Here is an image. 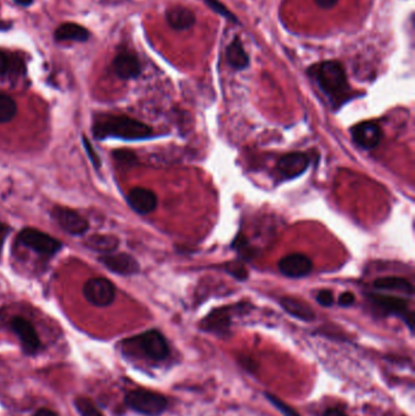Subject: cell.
Segmentation results:
<instances>
[{"instance_id":"cell-28","label":"cell","mask_w":415,"mask_h":416,"mask_svg":"<svg viewBox=\"0 0 415 416\" xmlns=\"http://www.w3.org/2000/svg\"><path fill=\"white\" fill-rule=\"evenodd\" d=\"M226 270L231 275L236 277L238 280H247V268L244 267L241 263H229V264H226Z\"/></svg>"},{"instance_id":"cell-26","label":"cell","mask_w":415,"mask_h":416,"mask_svg":"<svg viewBox=\"0 0 415 416\" xmlns=\"http://www.w3.org/2000/svg\"><path fill=\"white\" fill-rule=\"evenodd\" d=\"M206 6L210 8L211 10L215 11L218 15L226 17V20L234 22V23H239V21L236 19V16L231 12L224 4H222L220 0H205Z\"/></svg>"},{"instance_id":"cell-14","label":"cell","mask_w":415,"mask_h":416,"mask_svg":"<svg viewBox=\"0 0 415 416\" xmlns=\"http://www.w3.org/2000/svg\"><path fill=\"white\" fill-rule=\"evenodd\" d=\"M127 202L139 215H149L157 207V196L154 191L145 188H134L129 191Z\"/></svg>"},{"instance_id":"cell-18","label":"cell","mask_w":415,"mask_h":416,"mask_svg":"<svg viewBox=\"0 0 415 416\" xmlns=\"http://www.w3.org/2000/svg\"><path fill=\"white\" fill-rule=\"evenodd\" d=\"M226 60L234 70H245L250 65V59L239 37H235L231 41L226 48Z\"/></svg>"},{"instance_id":"cell-23","label":"cell","mask_w":415,"mask_h":416,"mask_svg":"<svg viewBox=\"0 0 415 416\" xmlns=\"http://www.w3.org/2000/svg\"><path fill=\"white\" fill-rule=\"evenodd\" d=\"M17 113L15 100L6 94H0V123H8Z\"/></svg>"},{"instance_id":"cell-17","label":"cell","mask_w":415,"mask_h":416,"mask_svg":"<svg viewBox=\"0 0 415 416\" xmlns=\"http://www.w3.org/2000/svg\"><path fill=\"white\" fill-rule=\"evenodd\" d=\"M280 304L284 310L293 318L300 319L302 321H312L316 319V314L313 312V309L298 298H280Z\"/></svg>"},{"instance_id":"cell-36","label":"cell","mask_w":415,"mask_h":416,"mask_svg":"<svg viewBox=\"0 0 415 416\" xmlns=\"http://www.w3.org/2000/svg\"><path fill=\"white\" fill-rule=\"evenodd\" d=\"M33 416H59L55 411L49 409H39Z\"/></svg>"},{"instance_id":"cell-10","label":"cell","mask_w":415,"mask_h":416,"mask_svg":"<svg viewBox=\"0 0 415 416\" xmlns=\"http://www.w3.org/2000/svg\"><path fill=\"white\" fill-rule=\"evenodd\" d=\"M99 261L110 272L124 277L134 275L139 272V263L128 253H105L99 257Z\"/></svg>"},{"instance_id":"cell-9","label":"cell","mask_w":415,"mask_h":416,"mask_svg":"<svg viewBox=\"0 0 415 416\" xmlns=\"http://www.w3.org/2000/svg\"><path fill=\"white\" fill-rule=\"evenodd\" d=\"M11 329L20 339L22 348L27 355H35L41 347V339L35 326L27 319L15 317L11 320Z\"/></svg>"},{"instance_id":"cell-27","label":"cell","mask_w":415,"mask_h":416,"mask_svg":"<svg viewBox=\"0 0 415 416\" xmlns=\"http://www.w3.org/2000/svg\"><path fill=\"white\" fill-rule=\"evenodd\" d=\"M267 399L272 403L273 406L277 408L278 410L282 413L284 416H300L298 411L295 410L293 408L284 403V402L278 398V397L273 396L271 393H266Z\"/></svg>"},{"instance_id":"cell-35","label":"cell","mask_w":415,"mask_h":416,"mask_svg":"<svg viewBox=\"0 0 415 416\" xmlns=\"http://www.w3.org/2000/svg\"><path fill=\"white\" fill-rule=\"evenodd\" d=\"M323 416H347L345 414L344 411L338 410V409H328L325 410Z\"/></svg>"},{"instance_id":"cell-7","label":"cell","mask_w":415,"mask_h":416,"mask_svg":"<svg viewBox=\"0 0 415 416\" xmlns=\"http://www.w3.org/2000/svg\"><path fill=\"white\" fill-rule=\"evenodd\" d=\"M133 339L150 359L162 361L168 357V344L157 330H149Z\"/></svg>"},{"instance_id":"cell-34","label":"cell","mask_w":415,"mask_h":416,"mask_svg":"<svg viewBox=\"0 0 415 416\" xmlns=\"http://www.w3.org/2000/svg\"><path fill=\"white\" fill-rule=\"evenodd\" d=\"M8 232H9V228H8V226H6L4 223L0 221V248L3 247V244H4V240H6Z\"/></svg>"},{"instance_id":"cell-11","label":"cell","mask_w":415,"mask_h":416,"mask_svg":"<svg viewBox=\"0 0 415 416\" xmlns=\"http://www.w3.org/2000/svg\"><path fill=\"white\" fill-rule=\"evenodd\" d=\"M278 268L287 277H303L312 272V259L303 253H291L282 257Z\"/></svg>"},{"instance_id":"cell-29","label":"cell","mask_w":415,"mask_h":416,"mask_svg":"<svg viewBox=\"0 0 415 416\" xmlns=\"http://www.w3.org/2000/svg\"><path fill=\"white\" fill-rule=\"evenodd\" d=\"M83 144H84L86 152H87L88 156H89V159L92 161V164L94 165V167H95V168H100V166H102L100 157H99V156L97 155V152L94 151L93 145L89 143V140H88L86 137H83Z\"/></svg>"},{"instance_id":"cell-37","label":"cell","mask_w":415,"mask_h":416,"mask_svg":"<svg viewBox=\"0 0 415 416\" xmlns=\"http://www.w3.org/2000/svg\"><path fill=\"white\" fill-rule=\"evenodd\" d=\"M16 3H19L20 6H31L33 0H15Z\"/></svg>"},{"instance_id":"cell-16","label":"cell","mask_w":415,"mask_h":416,"mask_svg":"<svg viewBox=\"0 0 415 416\" xmlns=\"http://www.w3.org/2000/svg\"><path fill=\"white\" fill-rule=\"evenodd\" d=\"M166 20L175 31H188L196 22L194 11L185 6H173L166 11Z\"/></svg>"},{"instance_id":"cell-2","label":"cell","mask_w":415,"mask_h":416,"mask_svg":"<svg viewBox=\"0 0 415 416\" xmlns=\"http://www.w3.org/2000/svg\"><path fill=\"white\" fill-rule=\"evenodd\" d=\"M95 138H116L124 140H142L153 135L148 124L127 116H105L97 119L93 128Z\"/></svg>"},{"instance_id":"cell-20","label":"cell","mask_w":415,"mask_h":416,"mask_svg":"<svg viewBox=\"0 0 415 416\" xmlns=\"http://www.w3.org/2000/svg\"><path fill=\"white\" fill-rule=\"evenodd\" d=\"M374 288L378 290H387V291H398L412 296L414 293L413 285L405 277H379L374 281Z\"/></svg>"},{"instance_id":"cell-32","label":"cell","mask_w":415,"mask_h":416,"mask_svg":"<svg viewBox=\"0 0 415 416\" xmlns=\"http://www.w3.org/2000/svg\"><path fill=\"white\" fill-rule=\"evenodd\" d=\"M9 67H10L9 57H6V52L0 50V76L6 75L8 72V70H9Z\"/></svg>"},{"instance_id":"cell-12","label":"cell","mask_w":415,"mask_h":416,"mask_svg":"<svg viewBox=\"0 0 415 416\" xmlns=\"http://www.w3.org/2000/svg\"><path fill=\"white\" fill-rule=\"evenodd\" d=\"M352 138L359 148L364 150H371L379 145L383 138V132L379 124L375 122H362L352 128Z\"/></svg>"},{"instance_id":"cell-30","label":"cell","mask_w":415,"mask_h":416,"mask_svg":"<svg viewBox=\"0 0 415 416\" xmlns=\"http://www.w3.org/2000/svg\"><path fill=\"white\" fill-rule=\"evenodd\" d=\"M317 302L323 307H330L334 304V295L329 290H322L317 295Z\"/></svg>"},{"instance_id":"cell-19","label":"cell","mask_w":415,"mask_h":416,"mask_svg":"<svg viewBox=\"0 0 415 416\" xmlns=\"http://www.w3.org/2000/svg\"><path fill=\"white\" fill-rule=\"evenodd\" d=\"M231 308L217 309L202 321V328L212 333H226L231 326Z\"/></svg>"},{"instance_id":"cell-33","label":"cell","mask_w":415,"mask_h":416,"mask_svg":"<svg viewBox=\"0 0 415 416\" xmlns=\"http://www.w3.org/2000/svg\"><path fill=\"white\" fill-rule=\"evenodd\" d=\"M338 0H314V3L324 10H329L338 4Z\"/></svg>"},{"instance_id":"cell-3","label":"cell","mask_w":415,"mask_h":416,"mask_svg":"<svg viewBox=\"0 0 415 416\" xmlns=\"http://www.w3.org/2000/svg\"><path fill=\"white\" fill-rule=\"evenodd\" d=\"M127 406L146 416H159L167 409L166 397L146 390H131L126 396Z\"/></svg>"},{"instance_id":"cell-6","label":"cell","mask_w":415,"mask_h":416,"mask_svg":"<svg viewBox=\"0 0 415 416\" xmlns=\"http://www.w3.org/2000/svg\"><path fill=\"white\" fill-rule=\"evenodd\" d=\"M370 301L374 307L380 309L383 313L389 315H398L405 320L409 329H414V315L409 310L408 302L405 298L396 297V296H386V295H375L370 293Z\"/></svg>"},{"instance_id":"cell-4","label":"cell","mask_w":415,"mask_h":416,"mask_svg":"<svg viewBox=\"0 0 415 416\" xmlns=\"http://www.w3.org/2000/svg\"><path fill=\"white\" fill-rule=\"evenodd\" d=\"M83 296L95 307H108L116 297V288L106 277H92L83 286Z\"/></svg>"},{"instance_id":"cell-24","label":"cell","mask_w":415,"mask_h":416,"mask_svg":"<svg viewBox=\"0 0 415 416\" xmlns=\"http://www.w3.org/2000/svg\"><path fill=\"white\" fill-rule=\"evenodd\" d=\"M113 159L117 162L118 165L131 168L133 166L137 165L138 157L134 154L133 151H129L127 149L116 150L113 151Z\"/></svg>"},{"instance_id":"cell-15","label":"cell","mask_w":415,"mask_h":416,"mask_svg":"<svg viewBox=\"0 0 415 416\" xmlns=\"http://www.w3.org/2000/svg\"><path fill=\"white\" fill-rule=\"evenodd\" d=\"M113 70L118 77L122 79L137 78L142 72L138 57L128 52H119L117 57H115Z\"/></svg>"},{"instance_id":"cell-5","label":"cell","mask_w":415,"mask_h":416,"mask_svg":"<svg viewBox=\"0 0 415 416\" xmlns=\"http://www.w3.org/2000/svg\"><path fill=\"white\" fill-rule=\"evenodd\" d=\"M19 240L23 246L41 256H52L61 250V242L43 231L27 228L21 231Z\"/></svg>"},{"instance_id":"cell-38","label":"cell","mask_w":415,"mask_h":416,"mask_svg":"<svg viewBox=\"0 0 415 416\" xmlns=\"http://www.w3.org/2000/svg\"><path fill=\"white\" fill-rule=\"evenodd\" d=\"M8 26H9V25H4L3 22H0V30H6V28H8Z\"/></svg>"},{"instance_id":"cell-21","label":"cell","mask_w":415,"mask_h":416,"mask_svg":"<svg viewBox=\"0 0 415 416\" xmlns=\"http://www.w3.org/2000/svg\"><path fill=\"white\" fill-rule=\"evenodd\" d=\"M57 41H86L89 38V32L77 23H64L55 31Z\"/></svg>"},{"instance_id":"cell-25","label":"cell","mask_w":415,"mask_h":416,"mask_svg":"<svg viewBox=\"0 0 415 416\" xmlns=\"http://www.w3.org/2000/svg\"><path fill=\"white\" fill-rule=\"evenodd\" d=\"M75 406L77 408L78 413L82 416H103L102 411L97 409V406L90 399L84 397H78L75 401Z\"/></svg>"},{"instance_id":"cell-1","label":"cell","mask_w":415,"mask_h":416,"mask_svg":"<svg viewBox=\"0 0 415 416\" xmlns=\"http://www.w3.org/2000/svg\"><path fill=\"white\" fill-rule=\"evenodd\" d=\"M308 75L334 108H340L352 98L347 75L340 62L335 60L319 62L309 67Z\"/></svg>"},{"instance_id":"cell-22","label":"cell","mask_w":415,"mask_h":416,"mask_svg":"<svg viewBox=\"0 0 415 416\" xmlns=\"http://www.w3.org/2000/svg\"><path fill=\"white\" fill-rule=\"evenodd\" d=\"M86 246L99 253H113L117 248L119 240L113 235H92L86 240Z\"/></svg>"},{"instance_id":"cell-8","label":"cell","mask_w":415,"mask_h":416,"mask_svg":"<svg viewBox=\"0 0 415 416\" xmlns=\"http://www.w3.org/2000/svg\"><path fill=\"white\" fill-rule=\"evenodd\" d=\"M52 217L64 230L71 235L81 237L89 229V223L86 218L66 207H55L52 211Z\"/></svg>"},{"instance_id":"cell-13","label":"cell","mask_w":415,"mask_h":416,"mask_svg":"<svg viewBox=\"0 0 415 416\" xmlns=\"http://www.w3.org/2000/svg\"><path fill=\"white\" fill-rule=\"evenodd\" d=\"M309 165V159L302 152H292L282 156L278 162V170L285 179H293L303 175Z\"/></svg>"},{"instance_id":"cell-31","label":"cell","mask_w":415,"mask_h":416,"mask_svg":"<svg viewBox=\"0 0 415 416\" xmlns=\"http://www.w3.org/2000/svg\"><path fill=\"white\" fill-rule=\"evenodd\" d=\"M356 302V297L352 293H344L338 297V304L341 307H349Z\"/></svg>"}]
</instances>
